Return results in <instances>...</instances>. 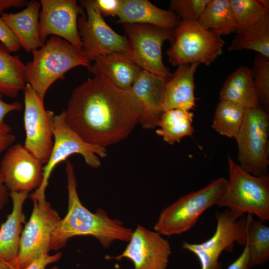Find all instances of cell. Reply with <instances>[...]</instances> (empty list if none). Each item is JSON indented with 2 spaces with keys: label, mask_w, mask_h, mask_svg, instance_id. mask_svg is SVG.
<instances>
[{
  "label": "cell",
  "mask_w": 269,
  "mask_h": 269,
  "mask_svg": "<svg viewBox=\"0 0 269 269\" xmlns=\"http://www.w3.org/2000/svg\"><path fill=\"white\" fill-rule=\"evenodd\" d=\"M90 71L94 77L73 90L65 119L85 141L106 148L131 134L142 108L131 90L119 88L99 71Z\"/></svg>",
  "instance_id": "cell-1"
},
{
  "label": "cell",
  "mask_w": 269,
  "mask_h": 269,
  "mask_svg": "<svg viewBox=\"0 0 269 269\" xmlns=\"http://www.w3.org/2000/svg\"><path fill=\"white\" fill-rule=\"evenodd\" d=\"M68 193V211L55 227L49 250H58L73 237L91 236L96 238L105 248L115 241L129 242L133 229L125 227L122 221L111 218L102 209L93 213L81 203L77 191L74 166L66 161Z\"/></svg>",
  "instance_id": "cell-2"
},
{
  "label": "cell",
  "mask_w": 269,
  "mask_h": 269,
  "mask_svg": "<svg viewBox=\"0 0 269 269\" xmlns=\"http://www.w3.org/2000/svg\"><path fill=\"white\" fill-rule=\"evenodd\" d=\"M32 53V60L25 65V80L43 99L51 85L69 70L80 66L89 70L91 67L82 50L56 36Z\"/></svg>",
  "instance_id": "cell-3"
},
{
  "label": "cell",
  "mask_w": 269,
  "mask_h": 269,
  "mask_svg": "<svg viewBox=\"0 0 269 269\" xmlns=\"http://www.w3.org/2000/svg\"><path fill=\"white\" fill-rule=\"evenodd\" d=\"M229 178L217 204L227 207L236 219L246 213L265 222L269 220V175L254 176L228 157Z\"/></svg>",
  "instance_id": "cell-4"
},
{
  "label": "cell",
  "mask_w": 269,
  "mask_h": 269,
  "mask_svg": "<svg viewBox=\"0 0 269 269\" xmlns=\"http://www.w3.org/2000/svg\"><path fill=\"white\" fill-rule=\"evenodd\" d=\"M227 180L220 177L204 187L180 197L162 210L154 226L161 235H180L191 229L208 209L217 205Z\"/></svg>",
  "instance_id": "cell-5"
},
{
  "label": "cell",
  "mask_w": 269,
  "mask_h": 269,
  "mask_svg": "<svg viewBox=\"0 0 269 269\" xmlns=\"http://www.w3.org/2000/svg\"><path fill=\"white\" fill-rule=\"evenodd\" d=\"M173 41L167 51L173 66L197 63L209 66L222 53L225 42L198 21L180 20L173 30Z\"/></svg>",
  "instance_id": "cell-6"
},
{
  "label": "cell",
  "mask_w": 269,
  "mask_h": 269,
  "mask_svg": "<svg viewBox=\"0 0 269 269\" xmlns=\"http://www.w3.org/2000/svg\"><path fill=\"white\" fill-rule=\"evenodd\" d=\"M269 115L260 106L246 109L243 124L235 139L240 165L249 173L261 176L268 174Z\"/></svg>",
  "instance_id": "cell-7"
},
{
  "label": "cell",
  "mask_w": 269,
  "mask_h": 269,
  "mask_svg": "<svg viewBox=\"0 0 269 269\" xmlns=\"http://www.w3.org/2000/svg\"><path fill=\"white\" fill-rule=\"evenodd\" d=\"M53 145L48 162L44 166L42 182L29 197L31 200L45 197V190L52 171L60 162L74 154L81 155L92 168L101 165L100 157L107 155L106 148L85 141L67 123L64 111L55 115L53 121Z\"/></svg>",
  "instance_id": "cell-8"
},
{
  "label": "cell",
  "mask_w": 269,
  "mask_h": 269,
  "mask_svg": "<svg viewBox=\"0 0 269 269\" xmlns=\"http://www.w3.org/2000/svg\"><path fill=\"white\" fill-rule=\"evenodd\" d=\"M123 25L128 44L126 55L141 69L169 78L172 74L163 62L162 47L164 41L173 42V30L143 24Z\"/></svg>",
  "instance_id": "cell-9"
},
{
  "label": "cell",
  "mask_w": 269,
  "mask_h": 269,
  "mask_svg": "<svg viewBox=\"0 0 269 269\" xmlns=\"http://www.w3.org/2000/svg\"><path fill=\"white\" fill-rule=\"evenodd\" d=\"M31 200L33 208L21 233L14 269H24L34 260L48 254L53 231L61 220L45 197Z\"/></svg>",
  "instance_id": "cell-10"
},
{
  "label": "cell",
  "mask_w": 269,
  "mask_h": 269,
  "mask_svg": "<svg viewBox=\"0 0 269 269\" xmlns=\"http://www.w3.org/2000/svg\"><path fill=\"white\" fill-rule=\"evenodd\" d=\"M86 11L79 16L77 27L82 44V51L90 62L98 57L111 53L128 52L126 36L115 31L105 21L94 0H81Z\"/></svg>",
  "instance_id": "cell-11"
},
{
  "label": "cell",
  "mask_w": 269,
  "mask_h": 269,
  "mask_svg": "<svg viewBox=\"0 0 269 269\" xmlns=\"http://www.w3.org/2000/svg\"><path fill=\"white\" fill-rule=\"evenodd\" d=\"M24 147L43 164L48 161L53 145V111L46 110L43 99L31 86L26 83L24 89Z\"/></svg>",
  "instance_id": "cell-12"
},
{
  "label": "cell",
  "mask_w": 269,
  "mask_h": 269,
  "mask_svg": "<svg viewBox=\"0 0 269 269\" xmlns=\"http://www.w3.org/2000/svg\"><path fill=\"white\" fill-rule=\"evenodd\" d=\"M0 162V175L10 192L36 190L43 178V164L20 143L11 145Z\"/></svg>",
  "instance_id": "cell-13"
},
{
  "label": "cell",
  "mask_w": 269,
  "mask_h": 269,
  "mask_svg": "<svg viewBox=\"0 0 269 269\" xmlns=\"http://www.w3.org/2000/svg\"><path fill=\"white\" fill-rule=\"evenodd\" d=\"M39 33L44 45L47 37L53 35L67 41L82 50L77 22L79 16L84 14L75 0H41Z\"/></svg>",
  "instance_id": "cell-14"
},
{
  "label": "cell",
  "mask_w": 269,
  "mask_h": 269,
  "mask_svg": "<svg viewBox=\"0 0 269 269\" xmlns=\"http://www.w3.org/2000/svg\"><path fill=\"white\" fill-rule=\"evenodd\" d=\"M162 236L138 225L124 252L116 257L107 256L106 258L127 259L133 263L134 269H166L171 248L169 241Z\"/></svg>",
  "instance_id": "cell-15"
},
{
  "label": "cell",
  "mask_w": 269,
  "mask_h": 269,
  "mask_svg": "<svg viewBox=\"0 0 269 269\" xmlns=\"http://www.w3.org/2000/svg\"><path fill=\"white\" fill-rule=\"evenodd\" d=\"M167 79L142 69L132 86L131 90L142 108L139 123L143 129L157 126Z\"/></svg>",
  "instance_id": "cell-16"
},
{
  "label": "cell",
  "mask_w": 269,
  "mask_h": 269,
  "mask_svg": "<svg viewBox=\"0 0 269 269\" xmlns=\"http://www.w3.org/2000/svg\"><path fill=\"white\" fill-rule=\"evenodd\" d=\"M215 232L208 240L197 244L198 247L213 258L218 260L224 251L232 252L235 243L244 246L247 240V219H236L226 209L215 214Z\"/></svg>",
  "instance_id": "cell-17"
},
{
  "label": "cell",
  "mask_w": 269,
  "mask_h": 269,
  "mask_svg": "<svg viewBox=\"0 0 269 269\" xmlns=\"http://www.w3.org/2000/svg\"><path fill=\"white\" fill-rule=\"evenodd\" d=\"M9 196L12 201V209L0 228V260L14 269L23 225L26 223L23 205L29 197V192H10Z\"/></svg>",
  "instance_id": "cell-18"
},
{
  "label": "cell",
  "mask_w": 269,
  "mask_h": 269,
  "mask_svg": "<svg viewBox=\"0 0 269 269\" xmlns=\"http://www.w3.org/2000/svg\"><path fill=\"white\" fill-rule=\"evenodd\" d=\"M117 22L143 24L173 30L180 21L171 10H164L148 0H121Z\"/></svg>",
  "instance_id": "cell-19"
},
{
  "label": "cell",
  "mask_w": 269,
  "mask_h": 269,
  "mask_svg": "<svg viewBox=\"0 0 269 269\" xmlns=\"http://www.w3.org/2000/svg\"><path fill=\"white\" fill-rule=\"evenodd\" d=\"M199 64L178 66L167 79L162 103V112L172 109L190 111L196 106L194 75Z\"/></svg>",
  "instance_id": "cell-20"
},
{
  "label": "cell",
  "mask_w": 269,
  "mask_h": 269,
  "mask_svg": "<svg viewBox=\"0 0 269 269\" xmlns=\"http://www.w3.org/2000/svg\"><path fill=\"white\" fill-rule=\"evenodd\" d=\"M40 2H28L26 7L17 13L3 12L1 17L17 38L21 47L27 52L41 48L39 33Z\"/></svg>",
  "instance_id": "cell-21"
},
{
  "label": "cell",
  "mask_w": 269,
  "mask_h": 269,
  "mask_svg": "<svg viewBox=\"0 0 269 269\" xmlns=\"http://www.w3.org/2000/svg\"><path fill=\"white\" fill-rule=\"evenodd\" d=\"M90 70L99 71L115 86L123 90H131L132 86L142 69L126 55L111 53L98 57Z\"/></svg>",
  "instance_id": "cell-22"
},
{
  "label": "cell",
  "mask_w": 269,
  "mask_h": 269,
  "mask_svg": "<svg viewBox=\"0 0 269 269\" xmlns=\"http://www.w3.org/2000/svg\"><path fill=\"white\" fill-rule=\"evenodd\" d=\"M219 100L237 103L246 109L259 106L260 99L248 67L241 66L228 76L220 92Z\"/></svg>",
  "instance_id": "cell-23"
},
{
  "label": "cell",
  "mask_w": 269,
  "mask_h": 269,
  "mask_svg": "<svg viewBox=\"0 0 269 269\" xmlns=\"http://www.w3.org/2000/svg\"><path fill=\"white\" fill-rule=\"evenodd\" d=\"M0 43V93L13 98L24 90L25 65Z\"/></svg>",
  "instance_id": "cell-24"
},
{
  "label": "cell",
  "mask_w": 269,
  "mask_h": 269,
  "mask_svg": "<svg viewBox=\"0 0 269 269\" xmlns=\"http://www.w3.org/2000/svg\"><path fill=\"white\" fill-rule=\"evenodd\" d=\"M193 113L180 109H172L163 112L156 133L169 144L179 142L184 137L191 135L194 131L192 126Z\"/></svg>",
  "instance_id": "cell-25"
},
{
  "label": "cell",
  "mask_w": 269,
  "mask_h": 269,
  "mask_svg": "<svg viewBox=\"0 0 269 269\" xmlns=\"http://www.w3.org/2000/svg\"><path fill=\"white\" fill-rule=\"evenodd\" d=\"M198 22L205 29L221 37L236 32L229 0H210Z\"/></svg>",
  "instance_id": "cell-26"
},
{
  "label": "cell",
  "mask_w": 269,
  "mask_h": 269,
  "mask_svg": "<svg viewBox=\"0 0 269 269\" xmlns=\"http://www.w3.org/2000/svg\"><path fill=\"white\" fill-rule=\"evenodd\" d=\"M252 50L269 59V14L253 26L237 32L228 50Z\"/></svg>",
  "instance_id": "cell-27"
},
{
  "label": "cell",
  "mask_w": 269,
  "mask_h": 269,
  "mask_svg": "<svg viewBox=\"0 0 269 269\" xmlns=\"http://www.w3.org/2000/svg\"><path fill=\"white\" fill-rule=\"evenodd\" d=\"M246 109L229 101L222 100L217 104L212 125L219 134L236 138L243 124Z\"/></svg>",
  "instance_id": "cell-28"
},
{
  "label": "cell",
  "mask_w": 269,
  "mask_h": 269,
  "mask_svg": "<svg viewBox=\"0 0 269 269\" xmlns=\"http://www.w3.org/2000/svg\"><path fill=\"white\" fill-rule=\"evenodd\" d=\"M247 240L250 267L263 265L269 259V227L253 215L247 214Z\"/></svg>",
  "instance_id": "cell-29"
},
{
  "label": "cell",
  "mask_w": 269,
  "mask_h": 269,
  "mask_svg": "<svg viewBox=\"0 0 269 269\" xmlns=\"http://www.w3.org/2000/svg\"><path fill=\"white\" fill-rule=\"evenodd\" d=\"M236 24V32L255 25L269 14L268 0H229Z\"/></svg>",
  "instance_id": "cell-30"
},
{
  "label": "cell",
  "mask_w": 269,
  "mask_h": 269,
  "mask_svg": "<svg viewBox=\"0 0 269 269\" xmlns=\"http://www.w3.org/2000/svg\"><path fill=\"white\" fill-rule=\"evenodd\" d=\"M251 71L260 101L269 106V59L258 54Z\"/></svg>",
  "instance_id": "cell-31"
},
{
  "label": "cell",
  "mask_w": 269,
  "mask_h": 269,
  "mask_svg": "<svg viewBox=\"0 0 269 269\" xmlns=\"http://www.w3.org/2000/svg\"><path fill=\"white\" fill-rule=\"evenodd\" d=\"M210 0H172L170 10L180 20L198 21Z\"/></svg>",
  "instance_id": "cell-32"
},
{
  "label": "cell",
  "mask_w": 269,
  "mask_h": 269,
  "mask_svg": "<svg viewBox=\"0 0 269 269\" xmlns=\"http://www.w3.org/2000/svg\"><path fill=\"white\" fill-rule=\"evenodd\" d=\"M182 248L196 255L200 264L201 269H220L218 260L213 258L201 249L197 244L184 242L182 244Z\"/></svg>",
  "instance_id": "cell-33"
},
{
  "label": "cell",
  "mask_w": 269,
  "mask_h": 269,
  "mask_svg": "<svg viewBox=\"0 0 269 269\" xmlns=\"http://www.w3.org/2000/svg\"><path fill=\"white\" fill-rule=\"evenodd\" d=\"M0 42L11 52L17 51L21 47L17 38L1 16H0Z\"/></svg>",
  "instance_id": "cell-34"
},
{
  "label": "cell",
  "mask_w": 269,
  "mask_h": 269,
  "mask_svg": "<svg viewBox=\"0 0 269 269\" xmlns=\"http://www.w3.org/2000/svg\"><path fill=\"white\" fill-rule=\"evenodd\" d=\"M3 95L0 93V134H9L11 129L4 121L5 117L12 111H19L22 106L21 103L14 101L6 103L2 100Z\"/></svg>",
  "instance_id": "cell-35"
},
{
  "label": "cell",
  "mask_w": 269,
  "mask_h": 269,
  "mask_svg": "<svg viewBox=\"0 0 269 269\" xmlns=\"http://www.w3.org/2000/svg\"><path fill=\"white\" fill-rule=\"evenodd\" d=\"M96 6L102 16H117L121 0H94Z\"/></svg>",
  "instance_id": "cell-36"
},
{
  "label": "cell",
  "mask_w": 269,
  "mask_h": 269,
  "mask_svg": "<svg viewBox=\"0 0 269 269\" xmlns=\"http://www.w3.org/2000/svg\"><path fill=\"white\" fill-rule=\"evenodd\" d=\"M62 254L58 252L53 255H49L48 254L41 256L33 261L24 269H46V267L50 264L56 262L61 258ZM48 269H58L54 267Z\"/></svg>",
  "instance_id": "cell-37"
},
{
  "label": "cell",
  "mask_w": 269,
  "mask_h": 269,
  "mask_svg": "<svg viewBox=\"0 0 269 269\" xmlns=\"http://www.w3.org/2000/svg\"><path fill=\"white\" fill-rule=\"evenodd\" d=\"M240 256L227 269H250V257L247 240Z\"/></svg>",
  "instance_id": "cell-38"
},
{
  "label": "cell",
  "mask_w": 269,
  "mask_h": 269,
  "mask_svg": "<svg viewBox=\"0 0 269 269\" xmlns=\"http://www.w3.org/2000/svg\"><path fill=\"white\" fill-rule=\"evenodd\" d=\"M27 3V1L25 0H0V13L1 14L7 8L21 7Z\"/></svg>",
  "instance_id": "cell-39"
},
{
  "label": "cell",
  "mask_w": 269,
  "mask_h": 269,
  "mask_svg": "<svg viewBox=\"0 0 269 269\" xmlns=\"http://www.w3.org/2000/svg\"><path fill=\"white\" fill-rule=\"evenodd\" d=\"M15 140L12 134H0V153L10 147Z\"/></svg>",
  "instance_id": "cell-40"
},
{
  "label": "cell",
  "mask_w": 269,
  "mask_h": 269,
  "mask_svg": "<svg viewBox=\"0 0 269 269\" xmlns=\"http://www.w3.org/2000/svg\"><path fill=\"white\" fill-rule=\"evenodd\" d=\"M9 196V192L0 175V210L6 204Z\"/></svg>",
  "instance_id": "cell-41"
},
{
  "label": "cell",
  "mask_w": 269,
  "mask_h": 269,
  "mask_svg": "<svg viewBox=\"0 0 269 269\" xmlns=\"http://www.w3.org/2000/svg\"><path fill=\"white\" fill-rule=\"evenodd\" d=\"M0 269H12V267L0 260Z\"/></svg>",
  "instance_id": "cell-42"
}]
</instances>
